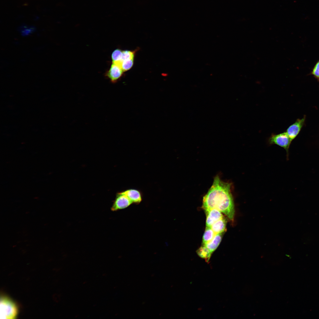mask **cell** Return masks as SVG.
Here are the masks:
<instances>
[{
  "label": "cell",
  "mask_w": 319,
  "mask_h": 319,
  "mask_svg": "<svg viewBox=\"0 0 319 319\" xmlns=\"http://www.w3.org/2000/svg\"><path fill=\"white\" fill-rule=\"evenodd\" d=\"M231 184L222 181L218 176L214 178L212 185L204 196L202 208L204 210L216 209L233 221L235 214Z\"/></svg>",
  "instance_id": "6da1fadb"
},
{
  "label": "cell",
  "mask_w": 319,
  "mask_h": 319,
  "mask_svg": "<svg viewBox=\"0 0 319 319\" xmlns=\"http://www.w3.org/2000/svg\"><path fill=\"white\" fill-rule=\"evenodd\" d=\"M1 319H14L18 314V308L16 304L7 297L1 296L0 302Z\"/></svg>",
  "instance_id": "7a4b0ae2"
},
{
  "label": "cell",
  "mask_w": 319,
  "mask_h": 319,
  "mask_svg": "<svg viewBox=\"0 0 319 319\" xmlns=\"http://www.w3.org/2000/svg\"><path fill=\"white\" fill-rule=\"evenodd\" d=\"M268 141L269 144H276L283 148L288 156L289 148L292 141L285 132L278 134H272Z\"/></svg>",
  "instance_id": "3957f363"
},
{
  "label": "cell",
  "mask_w": 319,
  "mask_h": 319,
  "mask_svg": "<svg viewBox=\"0 0 319 319\" xmlns=\"http://www.w3.org/2000/svg\"><path fill=\"white\" fill-rule=\"evenodd\" d=\"M306 116L301 119H297L295 122L290 125L287 129L286 132L292 141L294 139L300 132L305 125Z\"/></svg>",
  "instance_id": "277c9868"
},
{
  "label": "cell",
  "mask_w": 319,
  "mask_h": 319,
  "mask_svg": "<svg viewBox=\"0 0 319 319\" xmlns=\"http://www.w3.org/2000/svg\"><path fill=\"white\" fill-rule=\"evenodd\" d=\"M133 204L125 195L121 192L118 193L111 207V210L114 211L127 208Z\"/></svg>",
  "instance_id": "5b68a950"
},
{
  "label": "cell",
  "mask_w": 319,
  "mask_h": 319,
  "mask_svg": "<svg viewBox=\"0 0 319 319\" xmlns=\"http://www.w3.org/2000/svg\"><path fill=\"white\" fill-rule=\"evenodd\" d=\"M123 71L119 63L112 62L110 67L106 73L113 83L116 82L122 76Z\"/></svg>",
  "instance_id": "8992f818"
},
{
  "label": "cell",
  "mask_w": 319,
  "mask_h": 319,
  "mask_svg": "<svg viewBox=\"0 0 319 319\" xmlns=\"http://www.w3.org/2000/svg\"><path fill=\"white\" fill-rule=\"evenodd\" d=\"M206 215V227H210L217 221L224 217L222 212L215 209L205 210Z\"/></svg>",
  "instance_id": "52a82bcc"
},
{
  "label": "cell",
  "mask_w": 319,
  "mask_h": 319,
  "mask_svg": "<svg viewBox=\"0 0 319 319\" xmlns=\"http://www.w3.org/2000/svg\"><path fill=\"white\" fill-rule=\"evenodd\" d=\"M121 192L126 195L133 203L139 204L142 201V193L138 190L133 188L129 189Z\"/></svg>",
  "instance_id": "ba28073f"
},
{
  "label": "cell",
  "mask_w": 319,
  "mask_h": 319,
  "mask_svg": "<svg viewBox=\"0 0 319 319\" xmlns=\"http://www.w3.org/2000/svg\"><path fill=\"white\" fill-rule=\"evenodd\" d=\"M227 221L224 217L217 221L210 227L216 234L223 233L226 231Z\"/></svg>",
  "instance_id": "9c48e42d"
},
{
  "label": "cell",
  "mask_w": 319,
  "mask_h": 319,
  "mask_svg": "<svg viewBox=\"0 0 319 319\" xmlns=\"http://www.w3.org/2000/svg\"><path fill=\"white\" fill-rule=\"evenodd\" d=\"M222 234L223 233L216 234L211 241L202 245L206 247L212 253L217 248L221 242Z\"/></svg>",
  "instance_id": "30bf717a"
},
{
  "label": "cell",
  "mask_w": 319,
  "mask_h": 319,
  "mask_svg": "<svg viewBox=\"0 0 319 319\" xmlns=\"http://www.w3.org/2000/svg\"><path fill=\"white\" fill-rule=\"evenodd\" d=\"M196 253L201 258L204 259L206 262H208L212 253L205 246L202 245L197 250Z\"/></svg>",
  "instance_id": "8fae6325"
},
{
  "label": "cell",
  "mask_w": 319,
  "mask_h": 319,
  "mask_svg": "<svg viewBox=\"0 0 319 319\" xmlns=\"http://www.w3.org/2000/svg\"><path fill=\"white\" fill-rule=\"evenodd\" d=\"M216 234L210 227H206L202 238V245L211 241Z\"/></svg>",
  "instance_id": "7c38bea8"
},
{
  "label": "cell",
  "mask_w": 319,
  "mask_h": 319,
  "mask_svg": "<svg viewBox=\"0 0 319 319\" xmlns=\"http://www.w3.org/2000/svg\"><path fill=\"white\" fill-rule=\"evenodd\" d=\"M122 51H123L121 50L117 49L113 52L111 55L112 62L120 63L121 62Z\"/></svg>",
  "instance_id": "4fadbf2b"
},
{
  "label": "cell",
  "mask_w": 319,
  "mask_h": 319,
  "mask_svg": "<svg viewBox=\"0 0 319 319\" xmlns=\"http://www.w3.org/2000/svg\"><path fill=\"white\" fill-rule=\"evenodd\" d=\"M19 30L23 36L27 35L33 32L35 30V27L33 26L22 25L19 28Z\"/></svg>",
  "instance_id": "5bb4252c"
},
{
  "label": "cell",
  "mask_w": 319,
  "mask_h": 319,
  "mask_svg": "<svg viewBox=\"0 0 319 319\" xmlns=\"http://www.w3.org/2000/svg\"><path fill=\"white\" fill-rule=\"evenodd\" d=\"M134 59L124 60L121 61V66L123 72L131 69L134 64Z\"/></svg>",
  "instance_id": "9a60e30c"
},
{
  "label": "cell",
  "mask_w": 319,
  "mask_h": 319,
  "mask_svg": "<svg viewBox=\"0 0 319 319\" xmlns=\"http://www.w3.org/2000/svg\"><path fill=\"white\" fill-rule=\"evenodd\" d=\"M135 52V51L127 50L123 51L121 61L124 60L134 59Z\"/></svg>",
  "instance_id": "2e32d148"
},
{
  "label": "cell",
  "mask_w": 319,
  "mask_h": 319,
  "mask_svg": "<svg viewBox=\"0 0 319 319\" xmlns=\"http://www.w3.org/2000/svg\"><path fill=\"white\" fill-rule=\"evenodd\" d=\"M309 75H312L319 81V60L316 62Z\"/></svg>",
  "instance_id": "e0dca14e"
}]
</instances>
